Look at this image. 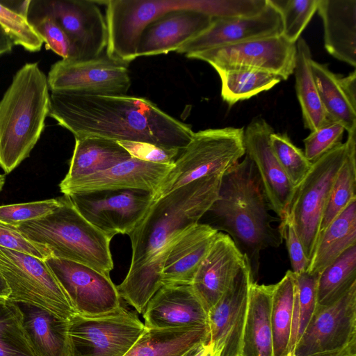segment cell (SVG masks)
<instances>
[{"label": "cell", "instance_id": "2", "mask_svg": "<svg viewBox=\"0 0 356 356\" xmlns=\"http://www.w3.org/2000/svg\"><path fill=\"white\" fill-rule=\"evenodd\" d=\"M48 115L74 138L143 142L181 151L195 133L149 99L127 95L50 91Z\"/></svg>", "mask_w": 356, "mask_h": 356}, {"label": "cell", "instance_id": "19", "mask_svg": "<svg viewBox=\"0 0 356 356\" xmlns=\"http://www.w3.org/2000/svg\"><path fill=\"white\" fill-rule=\"evenodd\" d=\"M273 127L263 118L253 119L244 129L245 154L252 161L271 211L282 220L294 186L285 175L270 145Z\"/></svg>", "mask_w": 356, "mask_h": 356}, {"label": "cell", "instance_id": "29", "mask_svg": "<svg viewBox=\"0 0 356 356\" xmlns=\"http://www.w3.org/2000/svg\"><path fill=\"white\" fill-rule=\"evenodd\" d=\"M209 338L208 323L184 329L146 328L124 356H185Z\"/></svg>", "mask_w": 356, "mask_h": 356}, {"label": "cell", "instance_id": "9", "mask_svg": "<svg viewBox=\"0 0 356 356\" xmlns=\"http://www.w3.org/2000/svg\"><path fill=\"white\" fill-rule=\"evenodd\" d=\"M145 329L122 306L100 315L75 314L68 319L70 356H124Z\"/></svg>", "mask_w": 356, "mask_h": 356}, {"label": "cell", "instance_id": "40", "mask_svg": "<svg viewBox=\"0 0 356 356\" xmlns=\"http://www.w3.org/2000/svg\"><path fill=\"white\" fill-rule=\"evenodd\" d=\"M281 14L282 35L296 43L317 11L318 0H270Z\"/></svg>", "mask_w": 356, "mask_h": 356}, {"label": "cell", "instance_id": "13", "mask_svg": "<svg viewBox=\"0 0 356 356\" xmlns=\"http://www.w3.org/2000/svg\"><path fill=\"white\" fill-rule=\"evenodd\" d=\"M38 9L50 15L67 35L72 60L97 58L106 50L108 31L98 1L31 0Z\"/></svg>", "mask_w": 356, "mask_h": 356}, {"label": "cell", "instance_id": "50", "mask_svg": "<svg viewBox=\"0 0 356 356\" xmlns=\"http://www.w3.org/2000/svg\"><path fill=\"white\" fill-rule=\"evenodd\" d=\"M14 44L0 26V56L12 51Z\"/></svg>", "mask_w": 356, "mask_h": 356}, {"label": "cell", "instance_id": "4", "mask_svg": "<svg viewBox=\"0 0 356 356\" xmlns=\"http://www.w3.org/2000/svg\"><path fill=\"white\" fill-rule=\"evenodd\" d=\"M49 91L38 63H26L0 100V168L6 174L29 156L40 139L49 114Z\"/></svg>", "mask_w": 356, "mask_h": 356}, {"label": "cell", "instance_id": "37", "mask_svg": "<svg viewBox=\"0 0 356 356\" xmlns=\"http://www.w3.org/2000/svg\"><path fill=\"white\" fill-rule=\"evenodd\" d=\"M318 275L306 270L293 273L295 289L289 356H293L296 346L316 308Z\"/></svg>", "mask_w": 356, "mask_h": 356}, {"label": "cell", "instance_id": "17", "mask_svg": "<svg viewBox=\"0 0 356 356\" xmlns=\"http://www.w3.org/2000/svg\"><path fill=\"white\" fill-rule=\"evenodd\" d=\"M252 282L246 261L228 289L208 311L209 343L213 356H240Z\"/></svg>", "mask_w": 356, "mask_h": 356}, {"label": "cell", "instance_id": "53", "mask_svg": "<svg viewBox=\"0 0 356 356\" xmlns=\"http://www.w3.org/2000/svg\"><path fill=\"white\" fill-rule=\"evenodd\" d=\"M203 345V344H202ZM200 346L195 348H194L193 350H192L191 351H190L188 353H187L185 356H194L195 355V353L198 351V350L200 349V348L202 346Z\"/></svg>", "mask_w": 356, "mask_h": 356}, {"label": "cell", "instance_id": "25", "mask_svg": "<svg viewBox=\"0 0 356 356\" xmlns=\"http://www.w3.org/2000/svg\"><path fill=\"white\" fill-rule=\"evenodd\" d=\"M13 302L19 310L24 332L37 356H70L68 319L32 303Z\"/></svg>", "mask_w": 356, "mask_h": 356}, {"label": "cell", "instance_id": "35", "mask_svg": "<svg viewBox=\"0 0 356 356\" xmlns=\"http://www.w3.org/2000/svg\"><path fill=\"white\" fill-rule=\"evenodd\" d=\"M221 81L222 99L229 106L267 91L282 79L267 72L251 69L216 70Z\"/></svg>", "mask_w": 356, "mask_h": 356}, {"label": "cell", "instance_id": "20", "mask_svg": "<svg viewBox=\"0 0 356 356\" xmlns=\"http://www.w3.org/2000/svg\"><path fill=\"white\" fill-rule=\"evenodd\" d=\"M246 261L232 238L218 232L190 284L207 312L228 289Z\"/></svg>", "mask_w": 356, "mask_h": 356}, {"label": "cell", "instance_id": "21", "mask_svg": "<svg viewBox=\"0 0 356 356\" xmlns=\"http://www.w3.org/2000/svg\"><path fill=\"white\" fill-rule=\"evenodd\" d=\"M172 166L131 157L107 170L59 187L64 195L123 189L143 190L154 195Z\"/></svg>", "mask_w": 356, "mask_h": 356}, {"label": "cell", "instance_id": "31", "mask_svg": "<svg viewBox=\"0 0 356 356\" xmlns=\"http://www.w3.org/2000/svg\"><path fill=\"white\" fill-rule=\"evenodd\" d=\"M296 60L293 73L297 97L301 108L304 126L313 131L329 119L320 99L311 70L312 60L306 40L300 38L296 42Z\"/></svg>", "mask_w": 356, "mask_h": 356}, {"label": "cell", "instance_id": "54", "mask_svg": "<svg viewBox=\"0 0 356 356\" xmlns=\"http://www.w3.org/2000/svg\"><path fill=\"white\" fill-rule=\"evenodd\" d=\"M5 182V177L3 175H0V191L2 189V187Z\"/></svg>", "mask_w": 356, "mask_h": 356}, {"label": "cell", "instance_id": "18", "mask_svg": "<svg viewBox=\"0 0 356 356\" xmlns=\"http://www.w3.org/2000/svg\"><path fill=\"white\" fill-rule=\"evenodd\" d=\"M281 14L270 0L266 8L252 16L213 19L210 26L182 44L176 51L189 54L250 40L282 35Z\"/></svg>", "mask_w": 356, "mask_h": 356}, {"label": "cell", "instance_id": "10", "mask_svg": "<svg viewBox=\"0 0 356 356\" xmlns=\"http://www.w3.org/2000/svg\"><path fill=\"white\" fill-rule=\"evenodd\" d=\"M0 273L10 290L7 299L40 306L65 319L76 314L44 259L0 246Z\"/></svg>", "mask_w": 356, "mask_h": 356}, {"label": "cell", "instance_id": "7", "mask_svg": "<svg viewBox=\"0 0 356 356\" xmlns=\"http://www.w3.org/2000/svg\"><path fill=\"white\" fill-rule=\"evenodd\" d=\"M347 153L348 144L345 142L312 163L308 174L294 188L286 209L284 218L293 225L309 262L332 187Z\"/></svg>", "mask_w": 356, "mask_h": 356}, {"label": "cell", "instance_id": "36", "mask_svg": "<svg viewBox=\"0 0 356 356\" xmlns=\"http://www.w3.org/2000/svg\"><path fill=\"white\" fill-rule=\"evenodd\" d=\"M356 283V245L321 271L317 282V305H329Z\"/></svg>", "mask_w": 356, "mask_h": 356}, {"label": "cell", "instance_id": "46", "mask_svg": "<svg viewBox=\"0 0 356 356\" xmlns=\"http://www.w3.org/2000/svg\"><path fill=\"white\" fill-rule=\"evenodd\" d=\"M133 158L154 163L173 164L181 153L177 149H168L143 142L118 141Z\"/></svg>", "mask_w": 356, "mask_h": 356}, {"label": "cell", "instance_id": "27", "mask_svg": "<svg viewBox=\"0 0 356 356\" xmlns=\"http://www.w3.org/2000/svg\"><path fill=\"white\" fill-rule=\"evenodd\" d=\"M274 284L252 282L240 356H274L270 323Z\"/></svg>", "mask_w": 356, "mask_h": 356}, {"label": "cell", "instance_id": "41", "mask_svg": "<svg viewBox=\"0 0 356 356\" xmlns=\"http://www.w3.org/2000/svg\"><path fill=\"white\" fill-rule=\"evenodd\" d=\"M27 19L45 43L47 49L51 50L62 59L73 60V49L64 31L50 15L35 7L31 0Z\"/></svg>", "mask_w": 356, "mask_h": 356}, {"label": "cell", "instance_id": "3", "mask_svg": "<svg viewBox=\"0 0 356 356\" xmlns=\"http://www.w3.org/2000/svg\"><path fill=\"white\" fill-rule=\"evenodd\" d=\"M252 161L245 157L225 172L218 195L204 215L207 224L225 232L246 258L253 282H257L261 252L283 242Z\"/></svg>", "mask_w": 356, "mask_h": 356}, {"label": "cell", "instance_id": "24", "mask_svg": "<svg viewBox=\"0 0 356 356\" xmlns=\"http://www.w3.org/2000/svg\"><path fill=\"white\" fill-rule=\"evenodd\" d=\"M218 232L202 222L186 230L166 257L161 274L162 286L191 284Z\"/></svg>", "mask_w": 356, "mask_h": 356}, {"label": "cell", "instance_id": "11", "mask_svg": "<svg viewBox=\"0 0 356 356\" xmlns=\"http://www.w3.org/2000/svg\"><path fill=\"white\" fill-rule=\"evenodd\" d=\"M296 53V43L279 35L216 47L186 56L207 62L215 70H257L286 80L293 73Z\"/></svg>", "mask_w": 356, "mask_h": 356}, {"label": "cell", "instance_id": "32", "mask_svg": "<svg viewBox=\"0 0 356 356\" xmlns=\"http://www.w3.org/2000/svg\"><path fill=\"white\" fill-rule=\"evenodd\" d=\"M310 65L327 118L340 123L348 133L356 130V106L345 92L340 81L341 75L334 74L326 65L313 59Z\"/></svg>", "mask_w": 356, "mask_h": 356}, {"label": "cell", "instance_id": "45", "mask_svg": "<svg viewBox=\"0 0 356 356\" xmlns=\"http://www.w3.org/2000/svg\"><path fill=\"white\" fill-rule=\"evenodd\" d=\"M0 246L44 260L52 257L50 250L46 245L27 239L17 226L1 221H0Z\"/></svg>", "mask_w": 356, "mask_h": 356}, {"label": "cell", "instance_id": "16", "mask_svg": "<svg viewBox=\"0 0 356 356\" xmlns=\"http://www.w3.org/2000/svg\"><path fill=\"white\" fill-rule=\"evenodd\" d=\"M353 341H356V283L336 301L317 305L293 356L339 349Z\"/></svg>", "mask_w": 356, "mask_h": 356}, {"label": "cell", "instance_id": "43", "mask_svg": "<svg viewBox=\"0 0 356 356\" xmlns=\"http://www.w3.org/2000/svg\"><path fill=\"white\" fill-rule=\"evenodd\" d=\"M345 129L340 123L328 120L303 140L304 153L314 163L323 155L342 143Z\"/></svg>", "mask_w": 356, "mask_h": 356}, {"label": "cell", "instance_id": "6", "mask_svg": "<svg viewBox=\"0 0 356 356\" xmlns=\"http://www.w3.org/2000/svg\"><path fill=\"white\" fill-rule=\"evenodd\" d=\"M245 155L243 127L195 132L153 195V200L195 180L223 175Z\"/></svg>", "mask_w": 356, "mask_h": 356}, {"label": "cell", "instance_id": "38", "mask_svg": "<svg viewBox=\"0 0 356 356\" xmlns=\"http://www.w3.org/2000/svg\"><path fill=\"white\" fill-rule=\"evenodd\" d=\"M0 356H37L24 332L21 314L11 300L0 298Z\"/></svg>", "mask_w": 356, "mask_h": 356}, {"label": "cell", "instance_id": "49", "mask_svg": "<svg viewBox=\"0 0 356 356\" xmlns=\"http://www.w3.org/2000/svg\"><path fill=\"white\" fill-rule=\"evenodd\" d=\"M307 356H356V341L342 348L317 353Z\"/></svg>", "mask_w": 356, "mask_h": 356}, {"label": "cell", "instance_id": "47", "mask_svg": "<svg viewBox=\"0 0 356 356\" xmlns=\"http://www.w3.org/2000/svg\"><path fill=\"white\" fill-rule=\"evenodd\" d=\"M283 240L285 241L292 272L298 273L306 270L309 261L307 259L302 243L290 220L284 218L278 227Z\"/></svg>", "mask_w": 356, "mask_h": 356}, {"label": "cell", "instance_id": "5", "mask_svg": "<svg viewBox=\"0 0 356 356\" xmlns=\"http://www.w3.org/2000/svg\"><path fill=\"white\" fill-rule=\"evenodd\" d=\"M60 200L59 206L47 216L17 227L27 239L46 245L52 257L82 264L109 275L113 268L111 238L87 220L67 195Z\"/></svg>", "mask_w": 356, "mask_h": 356}, {"label": "cell", "instance_id": "12", "mask_svg": "<svg viewBox=\"0 0 356 356\" xmlns=\"http://www.w3.org/2000/svg\"><path fill=\"white\" fill-rule=\"evenodd\" d=\"M65 195L87 220L111 239L117 234L131 232L153 202V193L138 189Z\"/></svg>", "mask_w": 356, "mask_h": 356}, {"label": "cell", "instance_id": "33", "mask_svg": "<svg viewBox=\"0 0 356 356\" xmlns=\"http://www.w3.org/2000/svg\"><path fill=\"white\" fill-rule=\"evenodd\" d=\"M294 289V275L290 270L274 284L270 307L274 356H289Z\"/></svg>", "mask_w": 356, "mask_h": 356}, {"label": "cell", "instance_id": "15", "mask_svg": "<svg viewBox=\"0 0 356 356\" xmlns=\"http://www.w3.org/2000/svg\"><path fill=\"white\" fill-rule=\"evenodd\" d=\"M46 264L67 295L76 314L95 316L121 307L117 286L109 275L82 264L56 258Z\"/></svg>", "mask_w": 356, "mask_h": 356}, {"label": "cell", "instance_id": "52", "mask_svg": "<svg viewBox=\"0 0 356 356\" xmlns=\"http://www.w3.org/2000/svg\"><path fill=\"white\" fill-rule=\"evenodd\" d=\"M194 356H213L209 343L203 344Z\"/></svg>", "mask_w": 356, "mask_h": 356}, {"label": "cell", "instance_id": "23", "mask_svg": "<svg viewBox=\"0 0 356 356\" xmlns=\"http://www.w3.org/2000/svg\"><path fill=\"white\" fill-rule=\"evenodd\" d=\"M213 18L192 9L172 10L148 24L143 30L137 57L177 51L182 44L207 30Z\"/></svg>", "mask_w": 356, "mask_h": 356}, {"label": "cell", "instance_id": "44", "mask_svg": "<svg viewBox=\"0 0 356 356\" xmlns=\"http://www.w3.org/2000/svg\"><path fill=\"white\" fill-rule=\"evenodd\" d=\"M60 203V197L0 206V221L17 226L44 217Z\"/></svg>", "mask_w": 356, "mask_h": 356}, {"label": "cell", "instance_id": "30", "mask_svg": "<svg viewBox=\"0 0 356 356\" xmlns=\"http://www.w3.org/2000/svg\"><path fill=\"white\" fill-rule=\"evenodd\" d=\"M356 245V199L318 236L306 271L319 274L349 248Z\"/></svg>", "mask_w": 356, "mask_h": 356}, {"label": "cell", "instance_id": "1", "mask_svg": "<svg viewBox=\"0 0 356 356\" xmlns=\"http://www.w3.org/2000/svg\"><path fill=\"white\" fill-rule=\"evenodd\" d=\"M222 175L206 177L153 200L129 236L132 256L127 276L117 286L121 298L143 314L162 286L161 270L179 236L200 220L217 199Z\"/></svg>", "mask_w": 356, "mask_h": 356}, {"label": "cell", "instance_id": "28", "mask_svg": "<svg viewBox=\"0 0 356 356\" xmlns=\"http://www.w3.org/2000/svg\"><path fill=\"white\" fill-rule=\"evenodd\" d=\"M130 158L128 152L115 140L99 137L75 138L68 172L59 185L104 171Z\"/></svg>", "mask_w": 356, "mask_h": 356}, {"label": "cell", "instance_id": "48", "mask_svg": "<svg viewBox=\"0 0 356 356\" xmlns=\"http://www.w3.org/2000/svg\"><path fill=\"white\" fill-rule=\"evenodd\" d=\"M341 85L350 102L356 106V72L340 77Z\"/></svg>", "mask_w": 356, "mask_h": 356}, {"label": "cell", "instance_id": "14", "mask_svg": "<svg viewBox=\"0 0 356 356\" xmlns=\"http://www.w3.org/2000/svg\"><path fill=\"white\" fill-rule=\"evenodd\" d=\"M127 67L108 57L106 52L86 60L61 59L49 71L48 86L50 91L123 95L131 86Z\"/></svg>", "mask_w": 356, "mask_h": 356}, {"label": "cell", "instance_id": "22", "mask_svg": "<svg viewBox=\"0 0 356 356\" xmlns=\"http://www.w3.org/2000/svg\"><path fill=\"white\" fill-rule=\"evenodd\" d=\"M147 329H184L207 324V312L191 286L163 285L144 312Z\"/></svg>", "mask_w": 356, "mask_h": 356}, {"label": "cell", "instance_id": "42", "mask_svg": "<svg viewBox=\"0 0 356 356\" xmlns=\"http://www.w3.org/2000/svg\"><path fill=\"white\" fill-rule=\"evenodd\" d=\"M0 26L14 45H19L30 52L41 50L43 40L27 18L0 1Z\"/></svg>", "mask_w": 356, "mask_h": 356}, {"label": "cell", "instance_id": "8", "mask_svg": "<svg viewBox=\"0 0 356 356\" xmlns=\"http://www.w3.org/2000/svg\"><path fill=\"white\" fill-rule=\"evenodd\" d=\"M106 6L108 31L105 50L108 57L129 65L137 58V49L145 27L165 13L179 9L202 13L204 0H108Z\"/></svg>", "mask_w": 356, "mask_h": 356}, {"label": "cell", "instance_id": "34", "mask_svg": "<svg viewBox=\"0 0 356 356\" xmlns=\"http://www.w3.org/2000/svg\"><path fill=\"white\" fill-rule=\"evenodd\" d=\"M346 142L348 153L332 187L318 236L352 200L356 199V130L348 133Z\"/></svg>", "mask_w": 356, "mask_h": 356}, {"label": "cell", "instance_id": "51", "mask_svg": "<svg viewBox=\"0 0 356 356\" xmlns=\"http://www.w3.org/2000/svg\"><path fill=\"white\" fill-rule=\"evenodd\" d=\"M10 293V288L3 277L0 273V298L7 299Z\"/></svg>", "mask_w": 356, "mask_h": 356}, {"label": "cell", "instance_id": "39", "mask_svg": "<svg viewBox=\"0 0 356 356\" xmlns=\"http://www.w3.org/2000/svg\"><path fill=\"white\" fill-rule=\"evenodd\" d=\"M270 145L281 168L291 184L297 186L309 172L312 163L296 147L286 134L272 133Z\"/></svg>", "mask_w": 356, "mask_h": 356}, {"label": "cell", "instance_id": "26", "mask_svg": "<svg viewBox=\"0 0 356 356\" xmlns=\"http://www.w3.org/2000/svg\"><path fill=\"white\" fill-rule=\"evenodd\" d=\"M326 51L356 67V0H318Z\"/></svg>", "mask_w": 356, "mask_h": 356}]
</instances>
